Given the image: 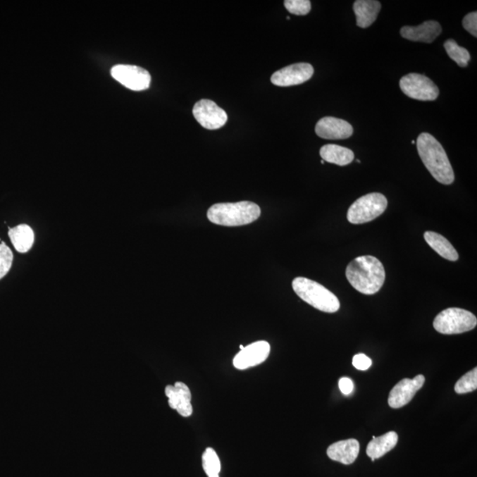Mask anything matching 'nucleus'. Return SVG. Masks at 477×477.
I'll list each match as a JSON object with an SVG mask.
<instances>
[{
    "label": "nucleus",
    "instance_id": "obj_1",
    "mask_svg": "<svg viewBox=\"0 0 477 477\" xmlns=\"http://www.w3.org/2000/svg\"><path fill=\"white\" fill-rule=\"evenodd\" d=\"M346 276L352 287L364 295H375L385 280V271L380 261L371 256L357 257L348 264Z\"/></svg>",
    "mask_w": 477,
    "mask_h": 477
},
{
    "label": "nucleus",
    "instance_id": "obj_2",
    "mask_svg": "<svg viewBox=\"0 0 477 477\" xmlns=\"http://www.w3.org/2000/svg\"><path fill=\"white\" fill-rule=\"evenodd\" d=\"M417 151L424 166L437 182L450 185L454 182V173L443 146L429 133L417 138Z\"/></svg>",
    "mask_w": 477,
    "mask_h": 477
},
{
    "label": "nucleus",
    "instance_id": "obj_3",
    "mask_svg": "<svg viewBox=\"0 0 477 477\" xmlns=\"http://www.w3.org/2000/svg\"><path fill=\"white\" fill-rule=\"evenodd\" d=\"M261 209L249 201L238 203H225L212 205L209 209L207 217L213 224L224 226L249 225L259 218Z\"/></svg>",
    "mask_w": 477,
    "mask_h": 477
},
{
    "label": "nucleus",
    "instance_id": "obj_4",
    "mask_svg": "<svg viewBox=\"0 0 477 477\" xmlns=\"http://www.w3.org/2000/svg\"><path fill=\"white\" fill-rule=\"evenodd\" d=\"M292 289L295 294L320 311L335 313L339 311L340 304L337 296L323 285L309 278L299 277L292 281Z\"/></svg>",
    "mask_w": 477,
    "mask_h": 477
},
{
    "label": "nucleus",
    "instance_id": "obj_5",
    "mask_svg": "<svg viewBox=\"0 0 477 477\" xmlns=\"http://www.w3.org/2000/svg\"><path fill=\"white\" fill-rule=\"evenodd\" d=\"M477 319L471 312L459 308L445 309L434 319L433 326L442 334H459L476 328Z\"/></svg>",
    "mask_w": 477,
    "mask_h": 477
},
{
    "label": "nucleus",
    "instance_id": "obj_6",
    "mask_svg": "<svg viewBox=\"0 0 477 477\" xmlns=\"http://www.w3.org/2000/svg\"><path fill=\"white\" fill-rule=\"evenodd\" d=\"M388 199L384 194H365L351 205L347 211V221L351 224L360 225L374 221L384 213L388 208Z\"/></svg>",
    "mask_w": 477,
    "mask_h": 477
},
{
    "label": "nucleus",
    "instance_id": "obj_7",
    "mask_svg": "<svg viewBox=\"0 0 477 477\" xmlns=\"http://www.w3.org/2000/svg\"><path fill=\"white\" fill-rule=\"evenodd\" d=\"M399 87L405 95L416 100L434 101L440 95L438 86L423 75L409 74L403 76L400 79Z\"/></svg>",
    "mask_w": 477,
    "mask_h": 477
},
{
    "label": "nucleus",
    "instance_id": "obj_8",
    "mask_svg": "<svg viewBox=\"0 0 477 477\" xmlns=\"http://www.w3.org/2000/svg\"><path fill=\"white\" fill-rule=\"evenodd\" d=\"M111 76L128 89L141 92L151 85V75L147 70L137 66L117 65L111 68Z\"/></svg>",
    "mask_w": 477,
    "mask_h": 477
},
{
    "label": "nucleus",
    "instance_id": "obj_9",
    "mask_svg": "<svg viewBox=\"0 0 477 477\" xmlns=\"http://www.w3.org/2000/svg\"><path fill=\"white\" fill-rule=\"evenodd\" d=\"M194 118L202 127L209 130H219L228 121V114L213 101L202 99L193 108Z\"/></svg>",
    "mask_w": 477,
    "mask_h": 477
},
{
    "label": "nucleus",
    "instance_id": "obj_10",
    "mask_svg": "<svg viewBox=\"0 0 477 477\" xmlns=\"http://www.w3.org/2000/svg\"><path fill=\"white\" fill-rule=\"evenodd\" d=\"M314 74V68L309 63H296L275 72L271 81L274 85L289 87L309 81Z\"/></svg>",
    "mask_w": 477,
    "mask_h": 477
},
{
    "label": "nucleus",
    "instance_id": "obj_11",
    "mask_svg": "<svg viewBox=\"0 0 477 477\" xmlns=\"http://www.w3.org/2000/svg\"><path fill=\"white\" fill-rule=\"evenodd\" d=\"M270 352V344L267 341H256L245 347L235 355L233 366L241 371L255 367L266 361Z\"/></svg>",
    "mask_w": 477,
    "mask_h": 477
},
{
    "label": "nucleus",
    "instance_id": "obj_12",
    "mask_svg": "<svg viewBox=\"0 0 477 477\" xmlns=\"http://www.w3.org/2000/svg\"><path fill=\"white\" fill-rule=\"evenodd\" d=\"M426 382L423 375L414 379L405 378L399 381L390 392L388 404L392 409H400L409 404Z\"/></svg>",
    "mask_w": 477,
    "mask_h": 477
},
{
    "label": "nucleus",
    "instance_id": "obj_13",
    "mask_svg": "<svg viewBox=\"0 0 477 477\" xmlns=\"http://www.w3.org/2000/svg\"><path fill=\"white\" fill-rule=\"evenodd\" d=\"M353 133L351 124L334 117L323 118L316 126V134L327 140H343L349 138Z\"/></svg>",
    "mask_w": 477,
    "mask_h": 477
},
{
    "label": "nucleus",
    "instance_id": "obj_14",
    "mask_svg": "<svg viewBox=\"0 0 477 477\" xmlns=\"http://www.w3.org/2000/svg\"><path fill=\"white\" fill-rule=\"evenodd\" d=\"M166 395L168 398L169 406L176 410L180 416L190 417L193 414L191 404V392L189 386L182 382H176L174 385H167Z\"/></svg>",
    "mask_w": 477,
    "mask_h": 477
},
{
    "label": "nucleus",
    "instance_id": "obj_15",
    "mask_svg": "<svg viewBox=\"0 0 477 477\" xmlns=\"http://www.w3.org/2000/svg\"><path fill=\"white\" fill-rule=\"evenodd\" d=\"M441 32L440 24L435 20H428L416 27L405 26L400 30V35L406 39L427 44L433 43Z\"/></svg>",
    "mask_w": 477,
    "mask_h": 477
},
{
    "label": "nucleus",
    "instance_id": "obj_16",
    "mask_svg": "<svg viewBox=\"0 0 477 477\" xmlns=\"http://www.w3.org/2000/svg\"><path fill=\"white\" fill-rule=\"evenodd\" d=\"M360 444L357 440H347L336 442L327 449V455L333 461L350 465L359 455Z\"/></svg>",
    "mask_w": 477,
    "mask_h": 477
},
{
    "label": "nucleus",
    "instance_id": "obj_17",
    "mask_svg": "<svg viewBox=\"0 0 477 477\" xmlns=\"http://www.w3.org/2000/svg\"><path fill=\"white\" fill-rule=\"evenodd\" d=\"M381 4L376 0H357L354 4V11L357 16L358 27H368L377 20Z\"/></svg>",
    "mask_w": 477,
    "mask_h": 477
},
{
    "label": "nucleus",
    "instance_id": "obj_18",
    "mask_svg": "<svg viewBox=\"0 0 477 477\" xmlns=\"http://www.w3.org/2000/svg\"><path fill=\"white\" fill-rule=\"evenodd\" d=\"M373 438L367 447V455L371 457L372 461L383 457L390 451L392 450L398 443V434L395 431H390L381 437Z\"/></svg>",
    "mask_w": 477,
    "mask_h": 477
},
{
    "label": "nucleus",
    "instance_id": "obj_19",
    "mask_svg": "<svg viewBox=\"0 0 477 477\" xmlns=\"http://www.w3.org/2000/svg\"><path fill=\"white\" fill-rule=\"evenodd\" d=\"M323 161L345 166L354 161V154L351 149L336 144H326L320 149Z\"/></svg>",
    "mask_w": 477,
    "mask_h": 477
},
{
    "label": "nucleus",
    "instance_id": "obj_20",
    "mask_svg": "<svg viewBox=\"0 0 477 477\" xmlns=\"http://www.w3.org/2000/svg\"><path fill=\"white\" fill-rule=\"evenodd\" d=\"M424 239L430 248L443 259L452 261V262L458 260L459 254L456 252L454 246L440 233L428 231L424 233Z\"/></svg>",
    "mask_w": 477,
    "mask_h": 477
},
{
    "label": "nucleus",
    "instance_id": "obj_21",
    "mask_svg": "<svg viewBox=\"0 0 477 477\" xmlns=\"http://www.w3.org/2000/svg\"><path fill=\"white\" fill-rule=\"evenodd\" d=\"M8 235L17 252L27 253L32 248L35 236L29 225L23 224L9 228Z\"/></svg>",
    "mask_w": 477,
    "mask_h": 477
},
{
    "label": "nucleus",
    "instance_id": "obj_22",
    "mask_svg": "<svg viewBox=\"0 0 477 477\" xmlns=\"http://www.w3.org/2000/svg\"><path fill=\"white\" fill-rule=\"evenodd\" d=\"M449 57L461 68L468 67L470 54L466 49L459 47L454 39H448L444 44Z\"/></svg>",
    "mask_w": 477,
    "mask_h": 477
},
{
    "label": "nucleus",
    "instance_id": "obj_23",
    "mask_svg": "<svg viewBox=\"0 0 477 477\" xmlns=\"http://www.w3.org/2000/svg\"><path fill=\"white\" fill-rule=\"evenodd\" d=\"M203 468L208 477H219L221 459L213 448L208 447L203 454Z\"/></svg>",
    "mask_w": 477,
    "mask_h": 477
},
{
    "label": "nucleus",
    "instance_id": "obj_24",
    "mask_svg": "<svg viewBox=\"0 0 477 477\" xmlns=\"http://www.w3.org/2000/svg\"><path fill=\"white\" fill-rule=\"evenodd\" d=\"M477 388V368L470 371L468 373L459 378L455 385V392L458 395H464L476 391Z\"/></svg>",
    "mask_w": 477,
    "mask_h": 477
},
{
    "label": "nucleus",
    "instance_id": "obj_25",
    "mask_svg": "<svg viewBox=\"0 0 477 477\" xmlns=\"http://www.w3.org/2000/svg\"><path fill=\"white\" fill-rule=\"evenodd\" d=\"M285 8L295 16L308 15L311 10V3L309 0H285Z\"/></svg>",
    "mask_w": 477,
    "mask_h": 477
},
{
    "label": "nucleus",
    "instance_id": "obj_26",
    "mask_svg": "<svg viewBox=\"0 0 477 477\" xmlns=\"http://www.w3.org/2000/svg\"><path fill=\"white\" fill-rule=\"evenodd\" d=\"M13 259L11 249L6 245L5 242L0 243V280L4 278L11 269Z\"/></svg>",
    "mask_w": 477,
    "mask_h": 477
},
{
    "label": "nucleus",
    "instance_id": "obj_27",
    "mask_svg": "<svg viewBox=\"0 0 477 477\" xmlns=\"http://www.w3.org/2000/svg\"><path fill=\"white\" fill-rule=\"evenodd\" d=\"M463 27L466 31H469L472 36L477 37V13L472 12L466 15L463 19Z\"/></svg>",
    "mask_w": 477,
    "mask_h": 477
},
{
    "label": "nucleus",
    "instance_id": "obj_28",
    "mask_svg": "<svg viewBox=\"0 0 477 477\" xmlns=\"http://www.w3.org/2000/svg\"><path fill=\"white\" fill-rule=\"evenodd\" d=\"M372 364L371 358L364 354H358L354 355L353 358V365L355 368L359 371H367L370 368Z\"/></svg>",
    "mask_w": 477,
    "mask_h": 477
},
{
    "label": "nucleus",
    "instance_id": "obj_29",
    "mask_svg": "<svg viewBox=\"0 0 477 477\" xmlns=\"http://www.w3.org/2000/svg\"><path fill=\"white\" fill-rule=\"evenodd\" d=\"M339 388L344 395H349L354 391V383L350 378H342L340 379Z\"/></svg>",
    "mask_w": 477,
    "mask_h": 477
},
{
    "label": "nucleus",
    "instance_id": "obj_30",
    "mask_svg": "<svg viewBox=\"0 0 477 477\" xmlns=\"http://www.w3.org/2000/svg\"><path fill=\"white\" fill-rule=\"evenodd\" d=\"M244 347H243L242 345H241V346H240V348H241V350H242L243 348H244Z\"/></svg>",
    "mask_w": 477,
    "mask_h": 477
},
{
    "label": "nucleus",
    "instance_id": "obj_31",
    "mask_svg": "<svg viewBox=\"0 0 477 477\" xmlns=\"http://www.w3.org/2000/svg\"><path fill=\"white\" fill-rule=\"evenodd\" d=\"M321 163H323H323H325V161H323V160H322Z\"/></svg>",
    "mask_w": 477,
    "mask_h": 477
}]
</instances>
